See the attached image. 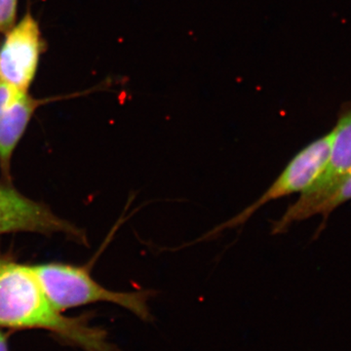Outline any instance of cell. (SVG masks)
Returning a JSON list of instances; mask_svg holds the SVG:
<instances>
[{
  "instance_id": "6da1fadb",
  "label": "cell",
  "mask_w": 351,
  "mask_h": 351,
  "mask_svg": "<svg viewBox=\"0 0 351 351\" xmlns=\"http://www.w3.org/2000/svg\"><path fill=\"white\" fill-rule=\"evenodd\" d=\"M0 329L43 330L85 351H119L86 318L58 311L32 267L0 260Z\"/></svg>"
},
{
  "instance_id": "7a4b0ae2",
  "label": "cell",
  "mask_w": 351,
  "mask_h": 351,
  "mask_svg": "<svg viewBox=\"0 0 351 351\" xmlns=\"http://www.w3.org/2000/svg\"><path fill=\"white\" fill-rule=\"evenodd\" d=\"M39 283L58 311L64 313L96 302H112L128 309L143 321H152L149 300L156 292L151 290L115 292L95 281L85 267L66 263L34 265Z\"/></svg>"
},
{
  "instance_id": "3957f363",
  "label": "cell",
  "mask_w": 351,
  "mask_h": 351,
  "mask_svg": "<svg viewBox=\"0 0 351 351\" xmlns=\"http://www.w3.org/2000/svg\"><path fill=\"white\" fill-rule=\"evenodd\" d=\"M331 149V133L307 145L299 154L293 157L285 169L258 200L250 206L245 208L243 211L240 212L237 216L216 226L211 232L203 235L196 241L211 239L225 230L239 228L246 223L260 208L265 206L270 201L306 191L326 169Z\"/></svg>"
},
{
  "instance_id": "277c9868",
  "label": "cell",
  "mask_w": 351,
  "mask_h": 351,
  "mask_svg": "<svg viewBox=\"0 0 351 351\" xmlns=\"http://www.w3.org/2000/svg\"><path fill=\"white\" fill-rule=\"evenodd\" d=\"M0 41V82L29 91L46 43L38 21L27 13Z\"/></svg>"
},
{
  "instance_id": "5b68a950",
  "label": "cell",
  "mask_w": 351,
  "mask_h": 351,
  "mask_svg": "<svg viewBox=\"0 0 351 351\" xmlns=\"http://www.w3.org/2000/svg\"><path fill=\"white\" fill-rule=\"evenodd\" d=\"M36 232L40 234L64 233L82 239L83 234L66 219L10 186H0V235L12 232Z\"/></svg>"
},
{
  "instance_id": "8992f818",
  "label": "cell",
  "mask_w": 351,
  "mask_h": 351,
  "mask_svg": "<svg viewBox=\"0 0 351 351\" xmlns=\"http://www.w3.org/2000/svg\"><path fill=\"white\" fill-rule=\"evenodd\" d=\"M43 103L29 91L0 82V163L6 175L16 147Z\"/></svg>"
},
{
  "instance_id": "52a82bcc",
  "label": "cell",
  "mask_w": 351,
  "mask_h": 351,
  "mask_svg": "<svg viewBox=\"0 0 351 351\" xmlns=\"http://www.w3.org/2000/svg\"><path fill=\"white\" fill-rule=\"evenodd\" d=\"M331 134V154L326 169L302 193L295 204L304 205L318 199L351 174V110L339 117Z\"/></svg>"
},
{
  "instance_id": "ba28073f",
  "label": "cell",
  "mask_w": 351,
  "mask_h": 351,
  "mask_svg": "<svg viewBox=\"0 0 351 351\" xmlns=\"http://www.w3.org/2000/svg\"><path fill=\"white\" fill-rule=\"evenodd\" d=\"M348 200H351V174L318 199L304 205L292 204L289 206L281 218L277 219V228L285 232L295 223H299L316 215L327 217L332 210Z\"/></svg>"
},
{
  "instance_id": "9c48e42d",
  "label": "cell",
  "mask_w": 351,
  "mask_h": 351,
  "mask_svg": "<svg viewBox=\"0 0 351 351\" xmlns=\"http://www.w3.org/2000/svg\"><path fill=\"white\" fill-rule=\"evenodd\" d=\"M19 0H0V34H4L15 25Z\"/></svg>"
},
{
  "instance_id": "30bf717a",
  "label": "cell",
  "mask_w": 351,
  "mask_h": 351,
  "mask_svg": "<svg viewBox=\"0 0 351 351\" xmlns=\"http://www.w3.org/2000/svg\"><path fill=\"white\" fill-rule=\"evenodd\" d=\"M8 334L0 329V351H9Z\"/></svg>"
},
{
  "instance_id": "8fae6325",
  "label": "cell",
  "mask_w": 351,
  "mask_h": 351,
  "mask_svg": "<svg viewBox=\"0 0 351 351\" xmlns=\"http://www.w3.org/2000/svg\"></svg>"
}]
</instances>
